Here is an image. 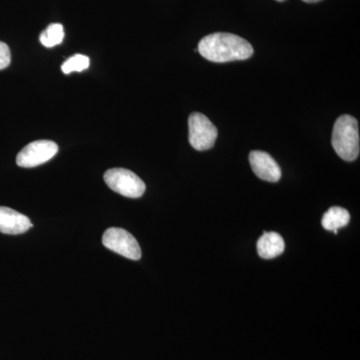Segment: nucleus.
Listing matches in <instances>:
<instances>
[{"label":"nucleus","instance_id":"6","mask_svg":"<svg viewBox=\"0 0 360 360\" xmlns=\"http://www.w3.org/2000/svg\"><path fill=\"white\" fill-rule=\"evenodd\" d=\"M58 153V146L51 141L30 142L20 151L16 158L18 167H37L51 160Z\"/></svg>","mask_w":360,"mask_h":360},{"label":"nucleus","instance_id":"14","mask_svg":"<svg viewBox=\"0 0 360 360\" xmlns=\"http://www.w3.org/2000/svg\"><path fill=\"white\" fill-rule=\"evenodd\" d=\"M302 1L307 2V4H315V2H319L321 0H302Z\"/></svg>","mask_w":360,"mask_h":360},{"label":"nucleus","instance_id":"5","mask_svg":"<svg viewBox=\"0 0 360 360\" xmlns=\"http://www.w3.org/2000/svg\"><path fill=\"white\" fill-rule=\"evenodd\" d=\"M103 243L108 250L115 251L118 255L139 260L141 258V250L139 243L132 234L117 227H111L104 232Z\"/></svg>","mask_w":360,"mask_h":360},{"label":"nucleus","instance_id":"11","mask_svg":"<svg viewBox=\"0 0 360 360\" xmlns=\"http://www.w3.org/2000/svg\"><path fill=\"white\" fill-rule=\"evenodd\" d=\"M65 39V30L60 23H52L40 34L39 40L47 49L60 44Z\"/></svg>","mask_w":360,"mask_h":360},{"label":"nucleus","instance_id":"3","mask_svg":"<svg viewBox=\"0 0 360 360\" xmlns=\"http://www.w3.org/2000/svg\"><path fill=\"white\" fill-rule=\"evenodd\" d=\"M104 181L111 191L125 198H139L146 191V184L134 172L125 168H111L104 174Z\"/></svg>","mask_w":360,"mask_h":360},{"label":"nucleus","instance_id":"7","mask_svg":"<svg viewBox=\"0 0 360 360\" xmlns=\"http://www.w3.org/2000/svg\"><path fill=\"white\" fill-rule=\"evenodd\" d=\"M250 167L260 179L269 182H277L281 177V169L278 163L269 153L264 151H251Z\"/></svg>","mask_w":360,"mask_h":360},{"label":"nucleus","instance_id":"2","mask_svg":"<svg viewBox=\"0 0 360 360\" xmlns=\"http://www.w3.org/2000/svg\"><path fill=\"white\" fill-rule=\"evenodd\" d=\"M333 148L340 158L354 161L359 155V122L352 115H342L338 118L333 131Z\"/></svg>","mask_w":360,"mask_h":360},{"label":"nucleus","instance_id":"12","mask_svg":"<svg viewBox=\"0 0 360 360\" xmlns=\"http://www.w3.org/2000/svg\"><path fill=\"white\" fill-rule=\"evenodd\" d=\"M90 59L84 54H75L71 56L68 60L61 66V70L65 75H70L71 72H82L89 68Z\"/></svg>","mask_w":360,"mask_h":360},{"label":"nucleus","instance_id":"10","mask_svg":"<svg viewBox=\"0 0 360 360\" xmlns=\"http://www.w3.org/2000/svg\"><path fill=\"white\" fill-rule=\"evenodd\" d=\"M350 221V214L345 208L333 206L324 213L322 217V226L326 231L338 234V229L347 226Z\"/></svg>","mask_w":360,"mask_h":360},{"label":"nucleus","instance_id":"9","mask_svg":"<svg viewBox=\"0 0 360 360\" xmlns=\"http://www.w3.org/2000/svg\"><path fill=\"white\" fill-rule=\"evenodd\" d=\"M285 248L283 236L277 232L264 231L257 241V253L264 259H271L281 255Z\"/></svg>","mask_w":360,"mask_h":360},{"label":"nucleus","instance_id":"4","mask_svg":"<svg viewBox=\"0 0 360 360\" xmlns=\"http://www.w3.org/2000/svg\"><path fill=\"white\" fill-rule=\"evenodd\" d=\"M189 142L198 151L208 150L214 146L217 129L207 116L200 112L191 113L188 120Z\"/></svg>","mask_w":360,"mask_h":360},{"label":"nucleus","instance_id":"8","mask_svg":"<svg viewBox=\"0 0 360 360\" xmlns=\"http://www.w3.org/2000/svg\"><path fill=\"white\" fill-rule=\"evenodd\" d=\"M32 221L26 215L13 210L0 206V232L4 234H21L30 231Z\"/></svg>","mask_w":360,"mask_h":360},{"label":"nucleus","instance_id":"1","mask_svg":"<svg viewBox=\"0 0 360 360\" xmlns=\"http://www.w3.org/2000/svg\"><path fill=\"white\" fill-rule=\"evenodd\" d=\"M198 51L202 58L217 63L245 60L255 52L248 40L227 32L206 35L198 44Z\"/></svg>","mask_w":360,"mask_h":360},{"label":"nucleus","instance_id":"13","mask_svg":"<svg viewBox=\"0 0 360 360\" xmlns=\"http://www.w3.org/2000/svg\"><path fill=\"white\" fill-rule=\"evenodd\" d=\"M11 53L8 45L0 41V70L11 65Z\"/></svg>","mask_w":360,"mask_h":360},{"label":"nucleus","instance_id":"15","mask_svg":"<svg viewBox=\"0 0 360 360\" xmlns=\"http://www.w3.org/2000/svg\"><path fill=\"white\" fill-rule=\"evenodd\" d=\"M276 1L283 2V1H285V0H276Z\"/></svg>","mask_w":360,"mask_h":360}]
</instances>
